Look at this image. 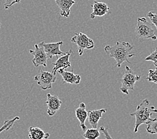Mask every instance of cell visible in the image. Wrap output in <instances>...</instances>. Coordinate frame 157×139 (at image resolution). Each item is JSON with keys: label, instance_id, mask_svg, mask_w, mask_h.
Instances as JSON below:
<instances>
[{"label": "cell", "instance_id": "cell-17", "mask_svg": "<svg viewBox=\"0 0 157 139\" xmlns=\"http://www.w3.org/2000/svg\"><path fill=\"white\" fill-rule=\"evenodd\" d=\"M100 130L98 129H94V128L86 129L83 134V137L86 139H97L100 137Z\"/></svg>", "mask_w": 157, "mask_h": 139}, {"label": "cell", "instance_id": "cell-7", "mask_svg": "<svg viewBox=\"0 0 157 139\" xmlns=\"http://www.w3.org/2000/svg\"><path fill=\"white\" fill-rule=\"evenodd\" d=\"M34 48V50H29V53L33 56V58L32 59L33 64L35 67H38L40 66L46 67L48 58L43 47L39 46L38 44H35Z\"/></svg>", "mask_w": 157, "mask_h": 139}, {"label": "cell", "instance_id": "cell-3", "mask_svg": "<svg viewBox=\"0 0 157 139\" xmlns=\"http://www.w3.org/2000/svg\"><path fill=\"white\" fill-rule=\"evenodd\" d=\"M135 35L136 39L140 43H143L147 39H151L152 40L157 39L154 29L146 17H138L137 19Z\"/></svg>", "mask_w": 157, "mask_h": 139}, {"label": "cell", "instance_id": "cell-2", "mask_svg": "<svg viewBox=\"0 0 157 139\" xmlns=\"http://www.w3.org/2000/svg\"><path fill=\"white\" fill-rule=\"evenodd\" d=\"M150 102L148 99H144L140 104H138L134 112L130 114V116H134L136 118L134 133H137L139 126L143 124H148L152 121V113H156L157 109L154 106H150Z\"/></svg>", "mask_w": 157, "mask_h": 139}, {"label": "cell", "instance_id": "cell-19", "mask_svg": "<svg viewBox=\"0 0 157 139\" xmlns=\"http://www.w3.org/2000/svg\"><path fill=\"white\" fill-rule=\"evenodd\" d=\"M147 128V131L150 134H157V118H154L148 124Z\"/></svg>", "mask_w": 157, "mask_h": 139}, {"label": "cell", "instance_id": "cell-18", "mask_svg": "<svg viewBox=\"0 0 157 139\" xmlns=\"http://www.w3.org/2000/svg\"><path fill=\"white\" fill-rule=\"evenodd\" d=\"M18 120H20L19 116H16V117H14L13 118L10 120H6L4 123H3V126L0 128V133H2L3 131H7L10 130L13 125L15 122L16 121H18Z\"/></svg>", "mask_w": 157, "mask_h": 139}, {"label": "cell", "instance_id": "cell-12", "mask_svg": "<svg viewBox=\"0 0 157 139\" xmlns=\"http://www.w3.org/2000/svg\"><path fill=\"white\" fill-rule=\"evenodd\" d=\"M58 72L62 76L63 83L70 84H79L80 83L81 76L78 74H74L73 70L72 72H68L64 69H59Z\"/></svg>", "mask_w": 157, "mask_h": 139}, {"label": "cell", "instance_id": "cell-21", "mask_svg": "<svg viewBox=\"0 0 157 139\" xmlns=\"http://www.w3.org/2000/svg\"><path fill=\"white\" fill-rule=\"evenodd\" d=\"M146 61H152L154 62V66L157 67V47L155 48V50L153 51L152 53L148 56L145 58Z\"/></svg>", "mask_w": 157, "mask_h": 139}, {"label": "cell", "instance_id": "cell-25", "mask_svg": "<svg viewBox=\"0 0 157 139\" xmlns=\"http://www.w3.org/2000/svg\"><path fill=\"white\" fill-rule=\"evenodd\" d=\"M1 25H2V24H1V23H0V28H1Z\"/></svg>", "mask_w": 157, "mask_h": 139}, {"label": "cell", "instance_id": "cell-20", "mask_svg": "<svg viewBox=\"0 0 157 139\" xmlns=\"http://www.w3.org/2000/svg\"><path fill=\"white\" fill-rule=\"evenodd\" d=\"M148 76L147 78V80L153 83L157 84V67L155 70H150L148 71Z\"/></svg>", "mask_w": 157, "mask_h": 139}, {"label": "cell", "instance_id": "cell-5", "mask_svg": "<svg viewBox=\"0 0 157 139\" xmlns=\"http://www.w3.org/2000/svg\"><path fill=\"white\" fill-rule=\"evenodd\" d=\"M71 42L77 45L79 56L83 54L84 50H90L94 48V41L82 32L76 33L71 39Z\"/></svg>", "mask_w": 157, "mask_h": 139}, {"label": "cell", "instance_id": "cell-16", "mask_svg": "<svg viewBox=\"0 0 157 139\" xmlns=\"http://www.w3.org/2000/svg\"><path fill=\"white\" fill-rule=\"evenodd\" d=\"M28 137L30 139H48L50 137V134L45 133L39 127L30 126L28 129Z\"/></svg>", "mask_w": 157, "mask_h": 139}, {"label": "cell", "instance_id": "cell-22", "mask_svg": "<svg viewBox=\"0 0 157 139\" xmlns=\"http://www.w3.org/2000/svg\"><path fill=\"white\" fill-rule=\"evenodd\" d=\"M147 17L150 19L151 23L155 26L157 29V14L152 12H149L147 14Z\"/></svg>", "mask_w": 157, "mask_h": 139}, {"label": "cell", "instance_id": "cell-10", "mask_svg": "<svg viewBox=\"0 0 157 139\" xmlns=\"http://www.w3.org/2000/svg\"><path fill=\"white\" fill-rule=\"evenodd\" d=\"M73 52L72 50H70L66 54L62 55L61 57L58 58L56 62L53 63L54 68L52 70V73L56 75V72L59 69H66L71 67V64L70 62V57L72 55Z\"/></svg>", "mask_w": 157, "mask_h": 139}, {"label": "cell", "instance_id": "cell-23", "mask_svg": "<svg viewBox=\"0 0 157 139\" xmlns=\"http://www.w3.org/2000/svg\"><path fill=\"white\" fill-rule=\"evenodd\" d=\"M21 0H5L4 2V8L6 10H8L10 7H12L16 3H20Z\"/></svg>", "mask_w": 157, "mask_h": 139}, {"label": "cell", "instance_id": "cell-11", "mask_svg": "<svg viewBox=\"0 0 157 139\" xmlns=\"http://www.w3.org/2000/svg\"><path fill=\"white\" fill-rule=\"evenodd\" d=\"M92 7V12L90 14V18L94 19L95 17H102L106 14H110V7L106 3L94 1Z\"/></svg>", "mask_w": 157, "mask_h": 139}, {"label": "cell", "instance_id": "cell-6", "mask_svg": "<svg viewBox=\"0 0 157 139\" xmlns=\"http://www.w3.org/2000/svg\"><path fill=\"white\" fill-rule=\"evenodd\" d=\"M56 75L52 72L40 70L34 77V80L40 86L41 89L43 91H46L48 89L52 88V84L56 80Z\"/></svg>", "mask_w": 157, "mask_h": 139}, {"label": "cell", "instance_id": "cell-14", "mask_svg": "<svg viewBox=\"0 0 157 139\" xmlns=\"http://www.w3.org/2000/svg\"><path fill=\"white\" fill-rule=\"evenodd\" d=\"M106 110L104 108L99 109V110H89L88 112V119L90 125L94 129H97L98 124L100 119L102 118L104 113H105Z\"/></svg>", "mask_w": 157, "mask_h": 139}, {"label": "cell", "instance_id": "cell-15", "mask_svg": "<svg viewBox=\"0 0 157 139\" xmlns=\"http://www.w3.org/2000/svg\"><path fill=\"white\" fill-rule=\"evenodd\" d=\"M75 112L76 118L80 122V125L82 128V130L86 131L87 129V127L85 125V121L88 117V112L86 110V104L84 102L80 103Z\"/></svg>", "mask_w": 157, "mask_h": 139}, {"label": "cell", "instance_id": "cell-24", "mask_svg": "<svg viewBox=\"0 0 157 139\" xmlns=\"http://www.w3.org/2000/svg\"><path fill=\"white\" fill-rule=\"evenodd\" d=\"M100 130L104 134V137H105V139H113V138H112V137L110 136V135L109 133H108V129H106V128H104V126H100Z\"/></svg>", "mask_w": 157, "mask_h": 139}, {"label": "cell", "instance_id": "cell-1", "mask_svg": "<svg viewBox=\"0 0 157 139\" xmlns=\"http://www.w3.org/2000/svg\"><path fill=\"white\" fill-rule=\"evenodd\" d=\"M134 46L128 42H117L113 46L107 45L104 47V51L111 58H113L117 61V66L120 68L124 62L131 64L128 59L135 56L133 52Z\"/></svg>", "mask_w": 157, "mask_h": 139}, {"label": "cell", "instance_id": "cell-13", "mask_svg": "<svg viewBox=\"0 0 157 139\" xmlns=\"http://www.w3.org/2000/svg\"><path fill=\"white\" fill-rule=\"evenodd\" d=\"M58 8L60 10L61 16L68 17L70 14V9L74 4L75 0H54Z\"/></svg>", "mask_w": 157, "mask_h": 139}, {"label": "cell", "instance_id": "cell-9", "mask_svg": "<svg viewBox=\"0 0 157 139\" xmlns=\"http://www.w3.org/2000/svg\"><path fill=\"white\" fill-rule=\"evenodd\" d=\"M46 103L48 106L47 113L48 116H53L60 109L62 102L58 96L48 94Z\"/></svg>", "mask_w": 157, "mask_h": 139}, {"label": "cell", "instance_id": "cell-4", "mask_svg": "<svg viewBox=\"0 0 157 139\" xmlns=\"http://www.w3.org/2000/svg\"><path fill=\"white\" fill-rule=\"evenodd\" d=\"M140 75H137L128 66H126L124 74L121 80V87L120 90L122 93L128 95L129 91H134V85L136 82L140 80Z\"/></svg>", "mask_w": 157, "mask_h": 139}, {"label": "cell", "instance_id": "cell-8", "mask_svg": "<svg viewBox=\"0 0 157 139\" xmlns=\"http://www.w3.org/2000/svg\"><path fill=\"white\" fill-rule=\"evenodd\" d=\"M62 44L63 42L60 41V42L56 43H45L44 42H42L38 45L43 47L48 59H52L54 56H56L58 58V56H62L64 54V53L60 50V46Z\"/></svg>", "mask_w": 157, "mask_h": 139}]
</instances>
